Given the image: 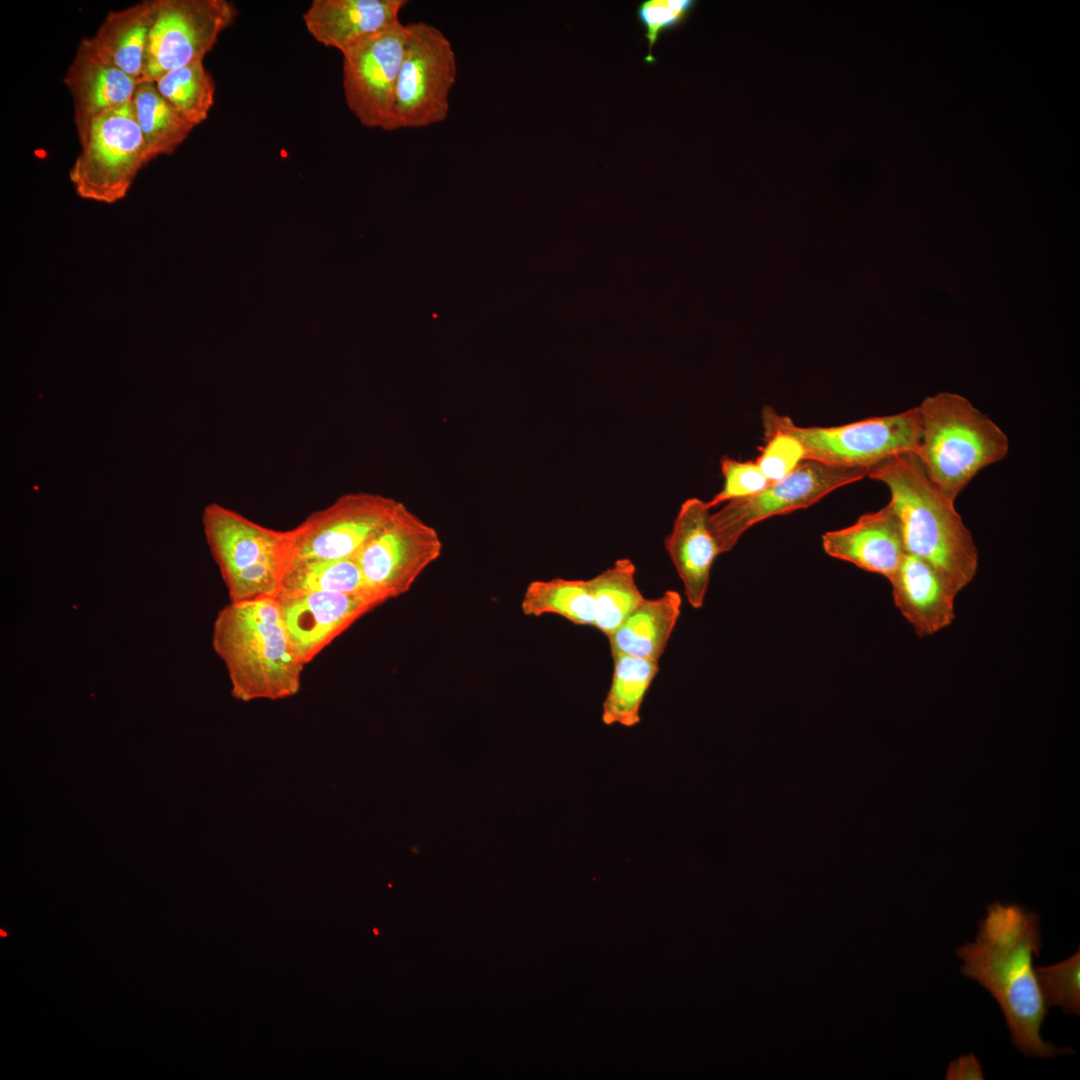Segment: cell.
<instances>
[{
	"instance_id": "cell-1",
	"label": "cell",
	"mask_w": 1080,
	"mask_h": 1080,
	"mask_svg": "<svg viewBox=\"0 0 1080 1080\" xmlns=\"http://www.w3.org/2000/svg\"><path fill=\"white\" fill-rule=\"evenodd\" d=\"M1041 940L1035 912L996 901L986 907L974 941L958 947L956 956L962 960L961 974L998 1003L1014 1047L1026 1057L1051 1059L1075 1050L1056 1047L1041 1036L1048 1008L1033 966Z\"/></svg>"
},
{
	"instance_id": "cell-2",
	"label": "cell",
	"mask_w": 1080,
	"mask_h": 1080,
	"mask_svg": "<svg viewBox=\"0 0 1080 1080\" xmlns=\"http://www.w3.org/2000/svg\"><path fill=\"white\" fill-rule=\"evenodd\" d=\"M890 492L906 553L936 567L960 590L974 579L979 556L970 530L949 499L929 478L913 452L896 454L868 474Z\"/></svg>"
},
{
	"instance_id": "cell-3",
	"label": "cell",
	"mask_w": 1080,
	"mask_h": 1080,
	"mask_svg": "<svg viewBox=\"0 0 1080 1080\" xmlns=\"http://www.w3.org/2000/svg\"><path fill=\"white\" fill-rule=\"evenodd\" d=\"M212 646L236 699L278 700L299 691L305 664L290 643L275 598L229 602L214 620Z\"/></svg>"
},
{
	"instance_id": "cell-4",
	"label": "cell",
	"mask_w": 1080,
	"mask_h": 1080,
	"mask_svg": "<svg viewBox=\"0 0 1080 1080\" xmlns=\"http://www.w3.org/2000/svg\"><path fill=\"white\" fill-rule=\"evenodd\" d=\"M919 435L913 453L951 500L985 467L1004 459L1005 432L965 397L941 392L916 407Z\"/></svg>"
},
{
	"instance_id": "cell-5",
	"label": "cell",
	"mask_w": 1080,
	"mask_h": 1080,
	"mask_svg": "<svg viewBox=\"0 0 1080 1080\" xmlns=\"http://www.w3.org/2000/svg\"><path fill=\"white\" fill-rule=\"evenodd\" d=\"M202 525L230 602L275 598L290 562V532L262 526L218 503L206 505Z\"/></svg>"
},
{
	"instance_id": "cell-6",
	"label": "cell",
	"mask_w": 1080,
	"mask_h": 1080,
	"mask_svg": "<svg viewBox=\"0 0 1080 1080\" xmlns=\"http://www.w3.org/2000/svg\"><path fill=\"white\" fill-rule=\"evenodd\" d=\"M764 436L784 433L799 442L804 460L840 468L872 469L887 458L913 452L919 435L916 407L832 427L798 426L772 407L762 410Z\"/></svg>"
},
{
	"instance_id": "cell-7",
	"label": "cell",
	"mask_w": 1080,
	"mask_h": 1080,
	"mask_svg": "<svg viewBox=\"0 0 1080 1080\" xmlns=\"http://www.w3.org/2000/svg\"><path fill=\"white\" fill-rule=\"evenodd\" d=\"M406 26L407 42L395 92V130L445 121L457 78L456 54L448 37L424 21Z\"/></svg>"
},
{
	"instance_id": "cell-8",
	"label": "cell",
	"mask_w": 1080,
	"mask_h": 1080,
	"mask_svg": "<svg viewBox=\"0 0 1080 1080\" xmlns=\"http://www.w3.org/2000/svg\"><path fill=\"white\" fill-rule=\"evenodd\" d=\"M149 162L130 101L91 122L69 176L80 197L114 203Z\"/></svg>"
},
{
	"instance_id": "cell-9",
	"label": "cell",
	"mask_w": 1080,
	"mask_h": 1080,
	"mask_svg": "<svg viewBox=\"0 0 1080 1080\" xmlns=\"http://www.w3.org/2000/svg\"><path fill=\"white\" fill-rule=\"evenodd\" d=\"M870 471L803 460L783 479L770 483L760 492L728 501L709 517V528L720 554L730 551L758 522L807 508L832 491L868 477Z\"/></svg>"
},
{
	"instance_id": "cell-10",
	"label": "cell",
	"mask_w": 1080,
	"mask_h": 1080,
	"mask_svg": "<svg viewBox=\"0 0 1080 1080\" xmlns=\"http://www.w3.org/2000/svg\"><path fill=\"white\" fill-rule=\"evenodd\" d=\"M404 504L367 492L348 493L310 514L290 532V562L354 558Z\"/></svg>"
},
{
	"instance_id": "cell-11",
	"label": "cell",
	"mask_w": 1080,
	"mask_h": 1080,
	"mask_svg": "<svg viewBox=\"0 0 1080 1080\" xmlns=\"http://www.w3.org/2000/svg\"><path fill=\"white\" fill-rule=\"evenodd\" d=\"M442 549L436 529L403 505L353 559L369 591L384 603L407 593Z\"/></svg>"
},
{
	"instance_id": "cell-12",
	"label": "cell",
	"mask_w": 1080,
	"mask_h": 1080,
	"mask_svg": "<svg viewBox=\"0 0 1080 1080\" xmlns=\"http://www.w3.org/2000/svg\"><path fill=\"white\" fill-rule=\"evenodd\" d=\"M236 13L226 0H159L139 82L203 61Z\"/></svg>"
},
{
	"instance_id": "cell-13",
	"label": "cell",
	"mask_w": 1080,
	"mask_h": 1080,
	"mask_svg": "<svg viewBox=\"0 0 1080 1080\" xmlns=\"http://www.w3.org/2000/svg\"><path fill=\"white\" fill-rule=\"evenodd\" d=\"M406 42L407 26L400 22L342 54L346 103L365 127L395 131V92Z\"/></svg>"
},
{
	"instance_id": "cell-14",
	"label": "cell",
	"mask_w": 1080,
	"mask_h": 1080,
	"mask_svg": "<svg viewBox=\"0 0 1080 1080\" xmlns=\"http://www.w3.org/2000/svg\"><path fill=\"white\" fill-rule=\"evenodd\" d=\"M290 643L306 665L358 619L383 604L376 597L339 592L276 596Z\"/></svg>"
},
{
	"instance_id": "cell-15",
	"label": "cell",
	"mask_w": 1080,
	"mask_h": 1080,
	"mask_svg": "<svg viewBox=\"0 0 1080 1080\" xmlns=\"http://www.w3.org/2000/svg\"><path fill=\"white\" fill-rule=\"evenodd\" d=\"M63 82L74 106L80 144L91 122L105 112L132 101L138 80L107 60L92 38H83L67 68Z\"/></svg>"
},
{
	"instance_id": "cell-16",
	"label": "cell",
	"mask_w": 1080,
	"mask_h": 1080,
	"mask_svg": "<svg viewBox=\"0 0 1080 1080\" xmlns=\"http://www.w3.org/2000/svg\"><path fill=\"white\" fill-rule=\"evenodd\" d=\"M888 580L896 607L919 637L933 635L953 622L961 590L929 562L906 553Z\"/></svg>"
},
{
	"instance_id": "cell-17",
	"label": "cell",
	"mask_w": 1080,
	"mask_h": 1080,
	"mask_svg": "<svg viewBox=\"0 0 1080 1080\" xmlns=\"http://www.w3.org/2000/svg\"><path fill=\"white\" fill-rule=\"evenodd\" d=\"M822 546L829 556L887 579L906 554L898 518L889 504L861 515L848 527L826 532Z\"/></svg>"
},
{
	"instance_id": "cell-18",
	"label": "cell",
	"mask_w": 1080,
	"mask_h": 1080,
	"mask_svg": "<svg viewBox=\"0 0 1080 1080\" xmlns=\"http://www.w3.org/2000/svg\"><path fill=\"white\" fill-rule=\"evenodd\" d=\"M406 0H314L303 13L319 43L344 54L358 43L400 23Z\"/></svg>"
},
{
	"instance_id": "cell-19",
	"label": "cell",
	"mask_w": 1080,
	"mask_h": 1080,
	"mask_svg": "<svg viewBox=\"0 0 1080 1080\" xmlns=\"http://www.w3.org/2000/svg\"><path fill=\"white\" fill-rule=\"evenodd\" d=\"M710 508L698 498L684 501L675 518L665 548L683 582L685 595L693 608L703 606L710 571L719 548L709 528Z\"/></svg>"
},
{
	"instance_id": "cell-20",
	"label": "cell",
	"mask_w": 1080,
	"mask_h": 1080,
	"mask_svg": "<svg viewBox=\"0 0 1080 1080\" xmlns=\"http://www.w3.org/2000/svg\"><path fill=\"white\" fill-rule=\"evenodd\" d=\"M681 604L675 590H667L656 599L644 598L608 636L611 655L658 660L680 616Z\"/></svg>"
},
{
	"instance_id": "cell-21",
	"label": "cell",
	"mask_w": 1080,
	"mask_h": 1080,
	"mask_svg": "<svg viewBox=\"0 0 1080 1080\" xmlns=\"http://www.w3.org/2000/svg\"><path fill=\"white\" fill-rule=\"evenodd\" d=\"M159 0H145L107 14L92 41L99 52L122 71L141 77L149 35Z\"/></svg>"
},
{
	"instance_id": "cell-22",
	"label": "cell",
	"mask_w": 1080,
	"mask_h": 1080,
	"mask_svg": "<svg viewBox=\"0 0 1080 1080\" xmlns=\"http://www.w3.org/2000/svg\"><path fill=\"white\" fill-rule=\"evenodd\" d=\"M612 657L613 676L603 702L602 721L608 726L634 727L641 721L643 699L659 671L658 660L627 654Z\"/></svg>"
},
{
	"instance_id": "cell-23",
	"label": "cell",
	"mask_w": 1080,
	"mask_h": 1080,
	"mask_svg": "<svg viewBox=\"0 0 1080 1080\" xmlns=\"http://www.w3.org/2000/svg\"><path fill=\"white\" fill-rule=\"evenodd\" d=\"M132 104L149 160L171 155L194 128L159 94L153 81H140Z\"/></svg>"
},
{
	"instance_id": "cell-24",
	"label": "cell",
	"mask_w": 1080,
	"mask_h": 1080,
	"mask_svg": "<svg viewBox=\"0 0 1080 1080\" xmlns=\"http://www.w3.org/2000/svg\"><path fill=\"white\" fill-rule=\"evenodd\" d=\"M526 616L556 614L576 625L594 626L595 603L589 580L554 578L529 583L521 602Z\"/></svg>"
},
{
	"instance_id": "cell-25",
	"label": "cell",
	"mask_w": 1080,
	"mask_h": 1080,
	"mask_svg": "<svg viewBox=\"0 0 1080 1080\" xmlns=\"http://www.w3.org/2000/svg\"><path fill=\"white\" fill-rule=\"evenodd\" d=\"M312 592H339L374 596L367 588L359 566L353 558L307 560L291 563L282 577L276 596Z\"/></svg>"
},
{
	"instance_id": "cell-26",
	"label": "cell",
	"mask_w": 1080,
	"mask_h": 1080,
	"mask_svg": "<svg viewBox=\"0 0 1080 1080\" xmlns=\"http://www.w3.org/2000/svg\"><path fill=\"white\" fill-rule=\"evenodd\" d=\"M635 571L633 562L623 558L589 579L595 603V627L607 637L644 599L635 582Z\"/></svg>"
},
{
	"instance_id": "cell-27",
	"label": "cell",
	"mask_w": 1080,
	"mask_h": 1080,
	"mask_svg": "<svg viewBox=\"0 0 1080 1080\" xmlns=\"http://www.w3.org/2000/svg\"><path fill=\"white\" fill-rule=\"evenodd\" d=\"M153 82L163 99L191 125L207 119L214 104L215 84L203 61L167 72Z\"/></svg>"
},
{
	"instance_id": "cell-28",
	"label": "cell",
	"mask_w": 1080,
	"mask_h": 1080,
	"mask_svg": "<svg viewBox=\"0 0 1080 1080\" xmlns=\"http://www.w3.org/2000/svg\"><path fill=\"white\" fill-rule=\"evenodd\" d=\"M1039 989L1047 1008L1080 1014V950L1055 964L1035 967Z\"/></svg>"
},
{
	"instance_id": "cell-29",
	"label": "cell",
	"mask_w": 1080,
	"mask_h": 1080,
	"mask_svg": "<svg viewBox=\"0 0 1080 1080\" xmlns=\"http://www.w3.org/2000/svg\"><path fill=\"white\" fill-rule=\"evenodd\" d=\"M696 3L694 0H644L637 6L636 17L648 43L646 63L656 61L652 52L661 35L682 25Z\"/></svg>"
},
{
	"instance_id": "cell-30",
	"label": "cell",
	"mask_w": 1080,
	"mask_h": 1080,
	"mask_svg": "<svg viewBox=\"0 0 1080 1080\" xmlns=\"http://www.w3.org/2000/svg\"><path fill=\"white\" fill-rule=\"evenodd\" d=\"M724 478L722 490L707 502L709 508L760 492L770 482L755 461H739L724 456L720 462Z\"/></svg>"
},
{
	"instance_id": "cell-31",
	"label": "cell",
	"mask_w": 1080,
	"mask_h": 1080,
	"mask_svg": "<svg viewBox=\"0 0 1080 1080\" xmlns=\"http://www.w3.org/2000/svg\"><path fill=\"white\" fill-rule=\"evenodd\" d=\"M764 440L755 463L770 483L783 479L804 460L803 449L793 437L773 433L764 436Z\"/></svg>"
},
{
	"instance_id": "cell-32",
	"label": "cell",
	"mask_w": 1080,
	"mask_h": 1080,
	"mask_svg": "<svg viewBox=\"0 0 1080 1080\" xmlns=\"http://www.w3.org/2000/svg\"><path fill=\"white\" fill-rule=\"evenodd\" d=\"M946 1080H983V1071L979 1059L974 1053L960 1055L949 1062Z\"/></svg>"
}]
</instances>
